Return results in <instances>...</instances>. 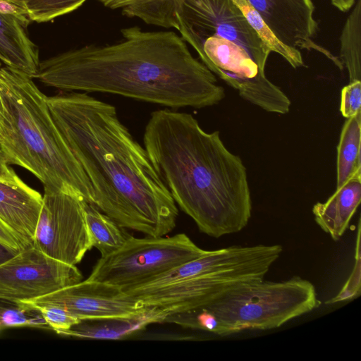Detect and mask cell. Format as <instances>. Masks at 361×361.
Returning <instances> with one entry per match:
<instances>
[{"label":"cell","instance_id":"obj_1","mask_svg":"<svg viewBox=\"0 0 361 361\" xmlns=\"http://www.w3.org/2000/svg\"><path fill=\"white\" fill-rule=\"evenodd\" d=\"M51 116L94 192L93 206L119 226L150 237L176 226L177 205L149 155L116 108L87 92L47 97Z\"/></svg>","mask_w":361,"mask_h":361},{"label":"cell","instance_id":"obj_2","mask_svg":"<svg viewBox=\"0 0 361 361\" xmlns=\"http://www.w3.org/2000/svg\"><path fill=\"white\" fill-rule=\"evenodd\" d=\"M124 39L85 46L39 62L35 77L64 91L110 93L171 108H204L225 97L214 74L171 31L121 30Z\"/></svg>","mask_w":361,"mask_h":361},{"label":"cell","instance_id":"obj_3","mask_svg":"<svg viewBox=\"0 0 361 361\" xmlns=\"http://www.w3.org/2000/svg\"><path fill=\"white\" fill-rule=\"evenodd\" d=\"M144 147L176 204L213 238L238 233L248 224L252 200L246 168L219 131L204 130L191 114L152 112Z\"/></svg>","mask_w":361,"mask_h":361},{"label":"cell","instance_id":"obj_4","mask_svg":"<svg viewBox=\"0 0 361 361\" xmlns=\"http://www.w3.org/2000/svg\"><path fill=\"white\" fill-rule=\"evenodd\" d=\"M175 25L202 63L262 109L287 114L290 100L265 75L271 52L233 0H175Z\"/></svg>","mask_w":361,"mask_h":361},{"label":"cell","instance_id":"obj_5","mask_svg":"<svg viewBox=\"0 0 361 361\" xmlns=\"http://www.w3.org/2000/svg\"><path fill=\"white\" fill-rule=\"evenodd\" d=\"M47 97L23 73L0 63V148L8 164L38 178L44 191L94 204L91 183L49 109Z\"/></svg>","mask_w":361,"mask_h":361},{"label":"cell","instance_id":"obj_6","mask_svg":"<svg viewBox=\"0 0 361 361\" xmlns=\"http://www.w3.org/2000/svg\"><path fill=\"white\" fill-rule=\"evenodd\" d=\"M319 304L312 282L295 276L277 282H241L201 307L216 317L221 336H226L244 330L279 328Z\"/></svg>","mask_w":361,"mask_h":361},{"label":"cell","instance_id":"obj_7","mask_svg":"<svg viewBox=\"0 0 361 361\" xmlns=\"http://www.w3.org/2000/svg\"><path fill=\"white\" fill-rule=\"evenodd\" d=\"M205 252L185 233L142 238L130 235L119 249L101 256L87 279L125 291L145 284Z\"/></svg>","mask_w":361,"mask_h":361},{"label":"cell","instance_id":"obj_8","mask_svg":"<svg viewBox=\"0 0 361 361\" xmlns=\"http://www.w3.org/2000/svg\"><path fill=\"white\" fill-rule=\"evenodd\" d=\"M86 202L64 192L44 191L33 247L71 265L92 247L85 219Z\"/></svg>","mask_w":361,"mask_h":361},{"label":"cell","instance_id":"obj_9","mask_svg":"<svg viewBox=\"0 0 361 361\" xmlns=\"http://www.w3.org/2000/svg\"><path fill=\"white\" fill-rule=\"evenodd\" d=\"M270 264H259L197 276L155 288H132L124 292L155 314L158 323L169 314L203 307L241 282L264 279Z\"/></svg>","mask_w":361,"mask_h":361},{"label":"cell","instance_id":"obj_10","mask_svg":"<svg viewBox=\"0 0 361 361\" xmlns=\"http://www.w3.org/2000/svg\"><path fill=\"white\" fill-rule=\"evenodd\" d=\"M82 281L75 265L51 258L35 247L21 250L0 264V297L32 300Z\"/></svg>","mask_w":361,"mask_h":361},{"label":"cell","instance_id":"obj_11","mask_svg":"<svg viewBox=\"0 0 361 361\" xmlns=\"http://www.w3.org/2000/svg\"><path fill=\"white\" fill-rule=\"evenodd\" d=\"M22 302L33 307L59 306L79 319L134 317L141 316L149 310L118 287L88 279Z\"/></svg>","mask_w":361,"mask_h":361},{"label":"cell","instance_id":"obj_12","mask_svg":"<svg viewBox=\"0 0 361 361\" xmlns=\"http://www.w3.org/2000/svg\"><path fill=\"white\" fill-rule=\"evenodd\" d=\"M259 14L277 39L295 49L314 50L331 61L341 71L340 59L313 41L317 31L312 0H247Z\"/></svg>","mask_w":361,"mask_h":361},{"label":"cell","instance_id":"obj_13","mask_svg":"<svg viewBox=\"0 0 361 361\" xmlns=\"http://www.w3.org/2000/svg\"><path fill=\"white\" fill-rule=\"evenodd\" d=\"M42 204V195L23 180H0V220L15 234L23 250L33 247Z\"/></svg>","mask_w":361,"mask_h":361},{"label":"cell","instance_id":"obj_14","mask_svg":"<svg viewBox=\"0 0 361 361\" xmlns=\"http://www.w3.org/2000/svg\"><path fill=\"white\" fill-rule=\"evenodd\" d=\"M361 200V180H350L324 202H317L312 213L317 225L338 240L348 228Z\"/></svg>","mask_w":361,"mask_h":361},{"label":"cell","instance_id":"obj_15","mask_svg":"<svg viewBox=\"0 0 361 361\" xmlns=\"http://www.w3.org/2000/svg\"><path fill=\"white\" fill-rule=\"evenodd\" d=\"M26 28L15 17L0 13V61L35 78L40 61L38 49Z\"/></svg>","mask_w":361,"mask_h":361},{"label":"cell","instance_id":"obj_16","mask_svg":"<svg viewBox=\"0 0 361 361\" xmlns=\"http://www.w3.org/2000/svg\"><path fill=\"white\" fill-rule=\"evenodd\" d=\"M152 323H157L156 317L149 310L147 313L134 317L80 319L68 329L56 333L82 338L117 340L137 333Z\"/></svg>","mask_w":361,"mask_h":361},{"label":"cell","instance_id":"obj_17","mask_svg":"<svg viewBox=\"0 0 361 361\" xmlns=\"http://www.w3.org/2000/svg\"><path fill=\"white\" fill-rule=\"evenodd\" d=\"M361 112L343 126L336 157V188L350 180H361Z\"/></svg>","mask_w":361,"mask_h":361},{"label":"cell","instance_id":"obj_18","mask_svg":"<svg viewBox=\"0 0 361 361\" xmlns=\"http://www.w3.org/2000/svg\"><path fill=\"white\" fill-rule=\"evenodd\" d=\"M85 219L92 247L101 256L109 255L119 249L130 235L109 216L92 204L86 203Z\"/></svg>","mask_w":361,"mask_h":361},{"label":"cell","instance_id":"obj_19","mask_svg":"<svg viewBox=\"0 0 361 361\" xmlns=\"http://www.w3.org/2000/svg\"><path fill=\"white\" fill-rule=\"evenodd\" d=\"M355 4L340 37L339 59L348 71L350 82L361 79V0Z\"/></svg>","mask_w":361,"mask_h":361},{"label":"cell","instance_id":"obj_20","mask_svg":"<svg viewBox=\"0 0 361 361\" xmlns=\"http://www.w3.org/2000/svg\"><path fill=\"white\" fill-rule=\"evenodd\" d=\"M233 1L239 7L249 24L262 42L270 49L271 51L280 54L294 68L304 66L300 50L290 48L280 42L267 27L259 14L247 0Z\"/></svg>","mask_w":361,"mask_h":361},{"label":"cell","instance_id":"obj_21","mask_svg":"<svg viewBox=\"0 0 361 361\" xmlns=\"http://www.w3.org/2000/svg\"><path fill=\"white\" fill-rule=\"evenodd\" d=\"M22 326L49 329L37 309L22 301L0 297V331Z\"/></svg>","mask_w":361,"mask_h":361},{"label":"cell","instance_id":"obj_22","mask_svg":"<svg viewBox=\"0 0 361 361\" xmlns=\"http://www.w3.org/2000/svg\"><path fill=\"white\" fill-rule=\"evenodd\" d=\"M87 0H27L25 8L30 20L44 23L73 12Z\"/></svg>","mask_w":361,"mask_h":361},{"label":"cell","instance_id":"obj_23","mask_svg":"<svg viewBox=\"0 0 361 361\" xmlns=\"http://www.w3.org/2000/svg\"><path fill=\"white\" fill-rule=\"evenodd\" d=\"M111 9L123 8L132 4H139L154 16L170 20L175 16L174 0H97Z\"/></svg>","mask_w":361,"mask_h":361},{"label":"cell","instance_id":"obj_24","mask_svg":"<svg viewBox=\"0 0 361 361\" xmlns=\"http://www.w3.org/2000/svg\"><path fill=\"white\" fill-rule=\"evenodd\" d=\"M35 308L40 312L49 329L56 332L68 329L80 320L59 306L44 305Z\"/></svg>","mask_w":361,"mask_h":361},{"label":"cell","instance_id":"obj_25","mask_svg":"<svg viewBox=\"0 0 361 361\" xmlns=\"http://www.w3.org/2000/svg\"><path fill=\"white\" fill-rule=\"evenodd\" d=\"M361 81L355 80L343 87L340 110L348 118L361 112Z\"/></svg>","mask_w":361,"mask_h":361},{"label":"cell","instance_id":"obj_26","mask_svg":"<svg viewBox=\"0 0 361 361\" xmlns=\"http://www.w3.org/2000/svg\"><path fill=\"white\" fill-rule=\"evenodd\" d=\"M0 13L15 17L26 27L30 21L26 8L8 0H0Z\"/></svg>","mask_w":361,"mask_h":361},{"label":"cell","instance_id":"obj_27","mask_svg":"<svg viewBox=\"0 0 361 361\" xmlns=\"http://www.w3.org/2000/svg\"><path fill=\"white\" fill-rule=\"evenodd\" d=\"M0 242L11 250L19 252L22 246L11 229L0 220Z\"/></svg>","mask_w":361,"mask_h":361},{"label":"cell","instance_id":"obj_28","mask_svg":"<svg viewBox=\"0 0 361 361\" xmlns=\"http://www.w3.org/2000/svg\"><path fill=\"white\" fill-rule=\"evenodd\" d=\"M8 165L0 148V180L11 182L19 180L20 178Z\"/></svg>","mask_w":361,"mask_h":361},{"label":"cell","instance_id":"obj_29","mask_svg":"<svg viewBox=\"0 0 361 361\" xmlns=\"http://www.w3.org/2000/svg\"><path fill=\"white\" fill-rule=\"evenodd\" d=\"M18 252L0 242V264L11 259Z\"/></svg>","mask_w":361,"mask_h":361},{"label":"cell","instance_id":"obj_30","mask_svg":"<svg viewBox=\"0 0 361 361\" xmlns=\"http://www.w3.org/2000/svg\"><path fill=\"white\" fill-rule=\"evenodd\" d=\"M331 4L341 11H347L355 2V0H331Z\"/></svg>","mask_w":361,"mask_h":361},{"label":"cell","instance_id":"obj_31","mask_svg":"<svg viewBox=\"0 0 361 361\" xmlns=\"http://www.w3.org/2000/svg\"><path fill=\"white\" fill-rule=\"evenodd\" d=\"M8 1L25 8L26 2L27 0H8Z\"/></svg>","mask_w":361,"mask_h":361}]
</instances>
